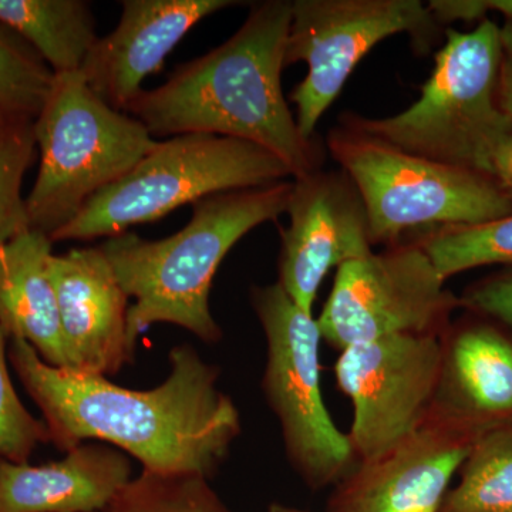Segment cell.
Here are the masks:
<instances>
[{
    "label": "cell",
    "instance_id": "23",
    "mask_svg": "<svg viewBox=\"0 0 512 512\" xmlns=\"http://www.w3.org/2000/svg\"><path fill=\"white\" fill-rule=\"evenodd\" d=\"M103 512H231L197 474H157L143 470Z\"/></svg>",
    "mask_w": 512,
    "mask_h": 512
},
{
    "label": "cell",
    "instance_id": "20",
    "mask_svg": "<svg viewBox=\"0 0 512 512\" xmlns=\"http://www.w3.org/2000/svg\"><path fill=\"white\" fill-rule=\"evenodd\" d=\"M463 467L440 512H512V426L478 437Z\"/></svg>",
    "mask_w": 512,
    "mask_h": 512
},
{
    "label": "cell",
    "instance_id": "21",
    "mask_svg": "<svg viewBox=\"0 0 512 512\" xmlns=\"http://www.w3.org/2000/svg\"><path fill=\"white\" fill-rule=\"evenodd\" d=\"M416 242L446 282L478 266L512 264V214L484 224L430 229Z\"/></svg>",
    "mask_w": 512,
    "mask_h": 512
},
{
    "label": "cell",
    "instance_id": "27",
    "mask_svg": "<svg viewBox=\"0 0 512 512\" xmlns=\"http://www.w3.org/2000/svg\"><path fill=\"white\" fill-rule=\"evenodd\" d=\"M500 72H498V103L512 121V18L500 26Z\"/></svg>",
    "mask_w": 512,
    "mask_h": 512
},
{
    "label": "cell",
    "instance_id": "18",
    "mask_svg": "<svg viewBox=\"0 0 512 512\" xmlns=\"http://www.w3.org/2000/svg\"><path fill=\"white\" fill-rule=\"evenodd\" d=\"M0 25L22 37L55 74L82 72L96 19L83 0H0Z\"/></svg>",
    "mask_w": 512,
    "mask_h": 512
},
{
    "label": "cell",
    "instance_id": "29",
    "mask_svg": "<svg viewBox=\"0 0 512 512\" xmlns=\"http://www.w3.org/2000/svg\"><path fill=\"white\" fill-rule=\"evenodd\" d=\"M485 13L494 10L505 18H512V0H481Z\"/></svg>",
    "mask_w": 512,
    "mask_h": 512
},
{
    "label": "cell",
    "instance_id": "1",
    "mask_svg": "<svg viewBox=\"0 0 512 512\" xmlns=\"http://www.w3.org/2000/svg\"><path fill=\"white\" fill-rule=\"evenodd\" d=\"M10 360L45 416L50 440L64 451L101 441L157 474L210 478L239 436L235 404L218 387V370L190 345L170 352V375L151 390L46 363L12 339Z\"/></svg>",
    "mask_w": 512,
    "mask_h": 512
},
{
    "label": "cell",
    "instance_id": "14",
    "mask_svg": "<svg viewBox=\"0 0 512 512\" xmlns=\"http://www.w3.org/2000/svg\"><path fill=\"white\" fill-rule=\"evenodd\" d=\"M69 369L116 375L133 362L127 339L128 296L100 247L49 258Z\"/></svg>",
    "mask_w": 512,
    "mask_h": 512
},
{
    "label": "cell",
    "instance_id": "12",
    "mask_svg": "<svg viewBox=\"0 0 512 512\" xmlns=\"http://www.w3.org/2000/svg\"><path fill=\"white\" fill-rule=\"evenodd\" d=\"M286 214L279 285L299 308L312 313L330 269L372 254L369 218L348 175L322 168L293 178Z\"/></svg>",
    "mask_w": 512,
    "mask_h": 512
},
{
    "label": "cell",
    "instance_id": "10",
    "mask_svg": "<svg viewBox=\"0 0 512 512\" xmlns=\"http://www.w3.org/2000/svg\"><path fill=\"white\" fill-rule=\"evenodd\" d=\"M456 306L417 242L339 266L318 318L322 338L346 349L394 335L436 333Z\"/></svg>",
    "mask_w": 512,
    "mask_h": 512
},
{
    "label": "cell",
    "instance_id": "28",
    "mask_svg": "<svg viewBox=\"0 0 512 512\" xmlns=\"http://www.w3.org/2000/svg\"><path fill=\"white\" fill-rule=\"evenodd\" d=\"M491 177L512 197V138L498 150L493 161Z\"/></svg>",
    "mask_w": 512,
    "mask_h": 512
},
{
    "label": "cell",
    "instance_id": "15",
    "mask_svg": "<svg viewBox=\"0 0 512 512\" xmlns=\"http://www.w3.org/2000/svg\"><path fill=\"white\" fill-rule=\"evenodd\" d=\"M238 5L235 0H126L117 28L97 39L82 73L113 109L126 111L143 82L198 22Z\"/></svg>",
    "mask_w": 512,
    "mask_h": 512
},
{
    "label": "cell",
    "instance_id": "17",
    "mask_svg": "<svg viewBox=\"0 0 512 512\" xmlns=\"http://www.w3.org/2000/svg\"><path fill=\"white\" fill-rule=\"evenodd\" d=\"M52 238L28 228L0 248V328L49 365L69 369L59 306L49 275Z\"/></svg>",
    "mask_w": 512,
    "mask_h": 512
},
{
    "label": "cell",
    "instance_id": "5",
    "mask_svg": "<svg viewBox=\"0 0 512 512\" xmlns=\"http://www.w3.org/2000/svg\"><path fill=\"white\" fill-rule=\"evenodd\" d=\"M33 131L40 165L26 208L30 228L49 237L157 144L136 117L101 100L82 72L56 74Z\"/></svg>",
    "mask_w": 512,
    "mask_h": 512
},
{
    "label": "cell",
    "instance_id": "19",
    "mask_svg": "<svg viewBox=\"0 0 512 512\" xmlns=\"http://www.w3.org/2000/svg\"><path fill=\"white\" fill-rule=\"evenodd\" d=\"M451 367L474 409L493 416L512 413V343L487 328L466 330L454 342Z\"/></svg>",
    "mask_w": 512,
    "mask_h": 512
},
{
    "label": "cell",
    "instance_id": "24",
    "mask_svg": "<svg viewBox=\"0 0 512 512\" xmlns=\"http://www.w3.org/2000/svg\"><path fill=\"white\" fill-rule=\"evenodd\" d=\"M33 123H6L0 133V248L30 228L22 184L35 161Z\"/></svg>",
    "mask_w": 512,
    "mask_h": 512
},
{
    "label": "cell",
    "instance_id": "4",
    "mask_svg": "<svg viewBox=\"0 0 512 512\" xmlns=\"http://www.w3.org/2000/svg\"><path fill=\"white\" fill-rule=\"evenodd\" d=\"M500 26L481 20L470 32L447 30L446 42L420 97L384 119L348 114L343 120L407 153L491 177L512 121L498 103Z\"/></svg>",
    "mask_w": 512,
    "mask_h": 512
},
{
    "label": "cell",
    "instance_id": "9",
    "mask_svg": "<svg viewBox=\"0 0 512 512\" xmlns=\"http://www.w3.org/2000/svg\"><path fill=\"white\" fill-rule=\"evenodd\" d=\"M437 26L420 0H293L285 67H308L289 94L302 136L316 138L323 114L373 47L400 33L424 47L436 36Z\"/></svg>",
    "mask_w": 512,
    "mask_h": 512
},
{
    "label": "cell",
    "instance_id": "2",
    "mask_svg": "<svg viewBox=\"0 0 512 512\" xmlns=\"http://www.w3.org/2000/svg\"><path fill=\"white\" fill-rule=\"evenodd\" d=\"M291 20L289 0L254 3L234 35L180 64L163 86L144 89L126 113L153 137L235 138L274 154L293 178L320 170L322 144L302 136L282 90Z\"/></svg>",
    "mask_w": 512,
    "mask_h": 512
},
{
    "label": "cell",
    "instance_id": "6",
    "mask_svg": "<svg viewBox=\"0 0 512 512\" xmlns=\"http://www.w3.org/2000/svg\"><path fill=\"white\" fill-rule=\"evenodd\" d=\"M330 157L355 185L373 245L404 232L477 225L512 214V197L493 178L407 153L348 121L326 140Z\"/></svg>",
    "mask_w": 512,
    "mask_h": 512
},
{
    "label": "cell",
    "instance_id": "22",
    "mask_svg": "<svg viewBox=\"0 0 512 512\" xmlns=\"http://www.w3.org/2000/svg\"><path fill=\"white\" fill-rule=\"evenodd\" d=\"M56 74L13 30L0 25V120L33 123L52 92Z\"/></svg>",
    "mask_w": 512,
    "mask_h": 512
},
{
    "label": "cell",
    "instance_id": "31",
    "mask_svg": "<svg viewBox=\"0 0 512 512\" xmlns=\"http://www.w3.org/2000/svg\"><path fill=\"white\" fill-rule=\"evenodd\" d=\"M6 123H3L2 120H0V133H2L3 127H5Z\"/></svg>",
    "mask_w": 512,
    "mask_h": 512
},
{
    "label": "cell",
    "instance_id": "25",
    "mask_svg": "<svg viewBox=\"0 0 512 512\" xmlns=\"http://www.w3.org/2000/svg\"><path fill=\"white\" fill-rule=\"evenodd\" d=\"M6 340L0 328V458L28 463L37 444L50 440L46 423L35 419L20 402L6 363Z\"/></svg>",
    "mask_w": 512,
    "mask_h": 512
},
{
    "label": "cell",
    "instance_id": "30",
    "mask_svg": "<svg viewBox=\"0 0 512 512\" xmlns=\"http://www.w3.org/2000/svg\"><path fill=\"white\" fill-rule=\"evenodd\" d=\"M269 512H302L298 510H292V508L282 507V505L274 504L269 508Z\"/></svg>",
    "mask_w": 512,
    "mask_h": 512
},
{
    "label": "cell",
    "instance_id": "11",
    "mask_svg": "<svg viewBox=\"0 0 512 512\" xmlns=\"http://www.w3.org/2000/svg\"><path fill=\"white\" fill-rule=\"evenodd\" d=\"M443 370L436 333L394 335L342 350L340 389L353 404V453L377 460L419 429Z\"/></svg>",
    "mask_w": 512,
    "mask_h": 512
},
{
    "label": "cell",
    "instance_id": "16",
    "mask_svg": "<svg viewBox=\"0 0 512 512\" xmlns=\"http://www.w3.org/2000/svg\"><path fill=\"white\" fill-rule=\"evenodd\" d=\"M131 480L130 458L104 443L43 466L0 458V512H103Z\"/></svg>",
    "mask_w": 512,
    "mask_h": 512
},
{
    "label": "cell",
    "instance_id": "13",
    "mask_svg": "<svg viewBox=\"0 0 512 512\" xmlns=\"http://www.w3.org/2000/svg\"><path fill=\"white\" fill-rule=\"evenodd\" d=\"M473 446L456 421L431 410L412 436L346 478L328 512H440Z\"/></svg>",
    "mask_w": 512,
    "mask_h": 512
},
{
    "label": "cell",
    "instance_id": "8",
    "mask_svg": "<svg viewBox=\"0 0 512 512\" xmlns=\"http://www.w3.org/2000/svg\"><path fill=\"white\" fill-rule=\"evenodd\" d=\"M252 305L268 343L264 389L286 450L309 483H332L355 453L323 402L318 319L299 308L279 282L254 289Z\"/></svg>",
    "mask_w": 512,
    "mask_h": 512
},
{
    "label": "cell",
    "instance_id": "7",
    "mask_svg": "<svg viewBox=\"0 0 512 512\" xmlns=\"http://www.w3.org/2000/svg\"><path fill=\"white\" fill-rule=\"evenodd\" d=\"M292 177L284 161L265 148L211 134L161 141L121 180L87 202L52 241H90L124 234L180 208L222 194Z\"/></svg>",
    "mask_w": 512,
    "mask_h": 512
},
{
    "label": "cell",
    "instance_id": "3",
    "mask_svg": "<svg viewBox=\"0 0 512 512\" xmlns=\"http://www.w3.org/2000/svg\"><path fill=\"white\" fill-rule=\"evenodd\" d=\"M293 181L211 195L195 202L190 222L177 234L148 241L124 232L100 245L128 298L127 339L156 323L190 330L217 342L221 329L210 311L212 281L232 247L249 231L286 214Z\"/></svg>",
    "mask_w": 512,
    "mask_h": 512
},
{
    "label": "cell",
    "instance_id": "26",
    "mask_svg": "<svg viewBox=\"0 0 512 512\" xmlns=\"http://www.w3.org/2000/svg\"><path fill=\"white\" fill-rule=\"evenodd\" d=\"M467 302L512 328V272L477 286L470 292Z\"/></svg>",
    "mask_w": 512,
    "mask_h": 512
}]
</instances>
